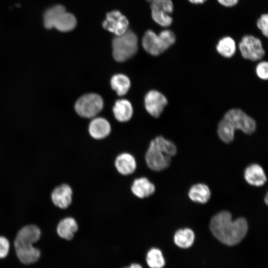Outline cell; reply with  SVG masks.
<instances>
[{
	"label": "cell",
	"mask_w": 268,
	"mask_h": 268,
	"mask_svg": "<svg viewBox=\"0 0 268 268\" xmlns=\"http://www.w3.org/2000/svg\"><path fill=\"white\" fill-rule=\"evenodd\" d=\"M209 227L214 236L221 243L229 246L237 244L246 236L248 225L243 217L235 220L227 211H220L211 218Z\"/></svg>",
	"instance_id": "6da1fadb"
},
{
	"label": "cell",
	"mask_w": 268,
	"mask_h": 268,
	"mask_svg": "<svg viewBox=\"0 0 268 268\" xmlns=\"http://www.w3.org/2000/svg\"><path fill=\"white\" fill-rule=\"evenodd\" d=\"M136 162L133 155L129 153L119 154L115 160V166L118 172L123 175H129L135 171Z\"/></svg>",
	"instance_id": "2e32d148"
},
{
	"label": "cell",
	"mask_w": 268,
	"mask_h": 268,
	"mask_svg": "<svg viewBox=\"0 0 268 268\" xmlns=\"http://www.w3.org/2000/svg\"><path fill=\"white\" fill-rule=\"evenodd\" d=\"M244 178L251 185L260 187L267 182V177L263 168L257 164L248 166L244 171Z\"/></svg>",
	"instance_id": "4fadbf2b"
},
{
	"label": "cell",
	"mask_w": 268,
	"mask_h": 268,
	"mask_svg": "<svg viewBox=\"0 0 268 268\" xmlns=\"http://www.w3.org/2000/svg\"><path fill=\"white\" fill-rule=\"evenodd\" d=\"M151 16L153 20L162 27H167L173 23V19L171 15L163 9L150 5Z\"/></svg>",
	"instance_id": "cb8c5ba5"
},
{
	"label": "cell",
	"mask_w": 268,
	"mask_h": 268,
	"mask_svg": "<svg viewBox=\"0 0 268 268\" xmlns=\"http://www.w3.org/2000/svg\"><path fill=\"white\" fill-rule=\"evenodd\" d=\"M256 73L258 77L262 79L268 78V63L263 61L258 64L256 68Z\"/></svg>",
	"instance_id": "83f0119b"
},
{
	"label": "cell",
	"mask_w": 268,
	"mask_h": 268,
	"mask_svg": "<svg viewBox=\"0 0 268 268\" xmlns=\"http://www.w3.org/2000/svg\"><path fill=\"white\" fill-rule=\"evenodd\" d=\"M238 48L243 58L252 61L261 60L265 55L261 40L252 35L243 36Z\"/></svg>",
	"instance_id": "ba28073f"
},
{
	"label": "cell",
	"mask_w": 268,
	"mask_h": 268,
	"mask_svg": "<svg viewBox=\"0 0 268 268\" xmlns=\"http://www.w3.org/2000/svg\"><path fill=\"white\" fill-rule=\"evenodd\" d=\"M73 191L71 187L66 183L54 188L50 195L53 204L62 209L68 208L72 201Z\"/></svg>",
	"instance_id": "8fae6325"
},
{
	"label": "cell",
	"mask_w": 268,
	"mask_h": 268,
	"mask_svg": "<svg viewBox=\"0 0 268 268\" xmlns=\"http://www.w3.org/2000/svg\"><path fill=\"white\" fill-rule=\"evenodd\" d=\"M90 135L94 139H101L108 136L111 131L110 123L102 117H94L88 127Z\"/></svg>",
	"instance_id": "7c38bea8"
},
{
	"label": "cell",
	"mask_w": 268,
	"mask_h": 268,
	"mask_svg": "<svg viewBox=\"0 0 268 268\" xmlns=\"http://www.w3.org/2000/svg\"><path fill=\"white\" fill-rule=\"evenodd\" d=\"M216 50L223 57L231 58L234 56L236 51V42L232 37L224 36L218 41Z\"/></svg>",
	"instance_id": "ffe728a7"
},
{
	"label": "cell",
	"mask_w": 268,
	"mask_h": 268,
	"mask_svg": "<svg viewBox=\"0 0 268 268\" xmlns=\"http://www.w3.org/2000/svg\"><path fill=\"white\" fill-rule=\"evenodd\" d=\"M265 200H266V203H267V202H268V196H267V195L266 196V197L265 198Z\"/></svg>",
	"instance_id": "d6a6232c"
},
{
	"label": "cell",
	"mask_w": 268,
	"mask_h": 268,
	"mask_svg": "<svg viewBox=\"0 0 268 268\" xmlns=\"http://www.w3.org/2000/svg\"><path fill=\"white\" fill-rule=\"evenodd\" d=\"M113 112L116 119L120 122L129 121L133 115V108L131 102L126 99H120L115 102Z\"/></svg>",
	"instance_id": "e0dca14e"
},
{
	"label": "cell",
	"mask_w": 268,
	"mask_h": 268,
	"mask_svg": "<svg viewBox=\"0 0 268 268\" xmlns=\"http://www.w3.org/2000/svg\"><path fill=\"white\" fill-rule=\"evenodd\" d=\"M104 101L102 97L95 93H87L79 97L74 105L75 110L81 117L94 118L103 109Z\"/></svg>",
	"instance_id": "52a82bcc"
},
{
	"label": "cell",
	"mask_w": 268,
	"mask_h": 268,
	"mask_svg": "<svg viewBox=\"0 0 268 268\" xmlns=\"http://www.w3.org/2000/svg\"><path fill=\"white\" fill-rule=\"evenodd\" d=\"M194 231L190 228H184L177 230L174 236L175 244L182 248H188L192 246L195 240Z\"/></svg>",
	"instance_id": "44dd1931"
},
{
	"label": "cell",
	"mask_w": 268,
	"mask_h": 268,
	"mask_svg": "<svg viewBox=\"0 0 268 268\" xmlns=\"http://www.w3.org/2000/svg\"><path fill=\"white\" fill-rule=\"evenodd\" d=\"M177 151L176 146L172 141L158 136L151 141L146 152V163L153 171H162L169 167L171 157Z\"/></svg>",
	"instance_id": "3957f363"
},
{
	"label": "cell",
	"mask_w": 268,
	"mask_h": 268,
	"mask_svg": "<svg viewBox=\"0 0 268 268\" xmlns=\"http://www.w3.org/2000/svg\"><path fill=\"white\" fill-rule=\"evenodd\" d=\"M78 229V226L75 219L71 217H67L59 222L56 232L61 238L70 241L73 239Z\"/></svg>",
	"instance_id": "9a60e30c"
},
{
	"label": "cell",
	"mask_w": 268,
	"mask_h": 268,
	"mask_svg": "<svg viewBox=\"0 0 268 268\" xmlns=\"http://www.w3.org/2000/svg\"><path fill=\"white\" fill-rule=\"evenodd\" d=\"M257 26L262 34L266 37L268 36V15L262 14L257 21Z\"/></svg>",
	"instance_id": "484cf974"
},
{
	"label": "cell",
	"mask_w": 268,
	"mask_h": 268,
	"mask_svg": "<svg viewBox=\"0 0 268 268\" xmlns=\"http://www.w3.org/2000/svg\"><path fill=\"white\" fill-rule=\"evenodd\" d=\"M147 1H148V2H149L150 3H153V2H154L155 1H157L159 0H146Z\"/></svg>",
	"instance_id": "1f68e13d"
},
{
	"label": "cell",
	"mask_w": 268,
	"mask_h": 268,
	"mask_svg": "<svg viewBox=\"0 0 268 268\" xmlns=\"http://www.w3.org/2000/svg\"><path fill=\"white\" fill-rule=\"evenodd\" d=\"M188 195L192 201L200 203H205L209 201L211 192L207 185L199 183L192 186L189 191Z\"/></svg>",
	"instance_id": "ac0fdd59"
},
{
	"label": "cell",
	"mask_w": 268,
	"mask_h": 268,
	"mask_svg": "<svg viewBox=\"0 0 268 268\" xmlns=\"http://www.w3.org/2000/svg\"><path fill=\"white\" fill-rule=\"evenodd\" d=\"M168 104L166 97L156 90L149 91L144 97V105L147 112L152 117L158 118Z\"/></svg>",
	"instance_id": "30bf717a"
},
{
	"label": "cell",
	"mask_w": 268,
	"mask_h": 268,
	"mask_svg": "<svg viewBox=\"0 0 268 268\" xmlns=\"http://www.w3.org/2000/svg\"><path fill=\"white\" fill-rule=\"evenodd\" d=\"M146 261L150 268H162L165 264L162 252L156 248H151L148 251Z\"/></svg>",
	"instance_id": "d4e9b609"
},
{
	"label": "cell",
	"mask_w": 268,
	"mask_h": 268,
	"mask_svg": "<svg viewBox=\"0 0 268 268\" xmlns=\"http://www.w3.org/2000/svg\"><path fill=\"white\" fill-rule=\"evenodd\" d=\"M129 22L127 17L118 10H113L107 13L102 23L104 29L119 36L127 32Z\"/></svg>",
	"instance_id": "9c48e42d"
},
{
	"label": "cell",
	"mask_w": 268,
	"mask_h": 268,
	"mask_svg": "<svg viewBox=\"0 0 268 268\" xmlns=\"http://www.w3.org/2000/svg\"><path fill=\"white\" fill-rule=\"evenodd\" d=\"M124 268H142V266L137 263H134L130 265L129 267H126Z\"/></svg>",
	"instance_id": "4dcf8cb0"
},
{
	"label": "cell",
	"mask_w": 268,
	"mask_h": 268,
	"mask_svg": "<svg viewBox=\"0 0 268 268\" xmlns=\"http://www.w3.org/2000/svg\"><path fill=\"white\" fill-rule=\"evenodd\" d=\"M10 243L5 236L0 235V259L6 258L9 254Z\"/></svg>",
	"instance_id": "4316f807"
},
{
	"label": "cell",
	"mask_w": 268,
	"mask_h": 268,
	"mask_svg": "<svg viewBox=\"0 0 268 268\" xmlns=\"http://www.w3.org/2000/svg\"><path fill=\"white\" fill-rule=\"evenodd\" d=\"M113 57L118 62H124L134 56L138 49L137 36L128 30L122 35L116 36L112 41Z\"/></svg>",
	"instance_id": "8992f818"
},
{
	"label": "cell",
	"mask_w": 268,
	"mask_h": 268,
	"mask_svg": "<svg viewBox=\"0 0 268 268\" xmlns=\"http://www.w3.org/2000/svg\"><path fill=\"white\" fill-rule=\"evenodd\" d=\"M256 121L239 108L228 110L218 125V129L224 134L234 136L236 130L251 134L256 129Z\"/></svg>",
	"instance_id": "277c9868"
},
{
	"label": "cell",
	"mask_w": 268,
	"mask_h": 268,
	"mask_svg": "<svg viewBox=\"0 0 268 268\" xmlns=\"http://www.w3.org/2000/svg\"><path fill=\"white\" fill-rule=\"evenodd\" d=\"M76 23L75 17L66 11L59 18L54 28L61 32H68L75 27Z\"/></svg>",
	"instance_id": "603a6c76"
},
{
	"label": "cell",
	"mask_w": 268,
	"mask_h": 268,
	"mask_svg": "<svg viewBox=\"0 0 268 268\" xmlns=\"http://www.w3.org/2000/svg\"><path fill=\"white\" fill-rule=\"evenodd\" d=\"M65 11V7L62 5H57L48 9L44 15L45 27L47 29L54 28L59 18Z\"/></svg>",
	"instance_id": "7402d4cb"
},
{
	"label": "cell",
	"mask_w": 268,
	"mask_h": 268,
	"mask_svg": "<svg viewBox=\"0 0 268 268\" xmlns=\"http://www.w3.org/2000/svg\"><path fill=\"white\" fill-rule=\"evenodd\" d=\"M221 5L226 7H231L236 5L239 0H217Z\"/></svg>",
	"instance_id": "f1b7e54d"
},
{
	"label": "cell",
	"mask_w": 268,
	"mask_h": 268,
	"mask_svg": "<svg viewBox=\"0 0 268 268\" xmlns=\"http://www.w3.org/2000/svg\"><path fill=\"white\" fill-rule=\"evenodd\" d=\"M112 88L119 96H124L129 91L131 86L129 78L126 75L118 73L114 75L110 80Z\"/></svg>",
	"instance_id": "d6986e66"
},
{
	"label": "cell",
	"mask_w": 268,
	"mask_h": 268,
	"mask_svg": "<svg viewBox=\"0 0 268 268\" xmlns=\"http://www.w3.org/2000/svg\"><path fill=\"white\" fill-rule=\"evenodd\" d=\"M42 236L41 229L36 224H29L20 228L15 237L13 245L18 260L23 264L31 265L41 257V251L34 246Z\"/></svg>",
	"instance_id": "7a4b0ae2"
},
{
	"label": "cell",
	"mask_w": 268,
	"mask_h": 268,
	"mask_svg": "<svg viewBox=\"0 0 268 268\" xmlns=\"http://www.w3.org/2000/svg\"><path fill=\"white\" fill-rule=\"evenodd\" d=\"M133 194L139 199L149 197L155 191L154 185L146 177L136 178L131 187Z\"/></svg>",
	"instance_id": "5bb4252c"
},
{
	"label": "cell",
	"mask_w": 268,
	"mask_h": 268,
	"mask_svg": "<svg viewBox=\"0 0 268 268\" xmlns=\"http://www.w3.org/2000/svg\"><path fill=\"white\" fill-rule=\"evenodd\" d=\"M176 40L175 33L170 29L163 30L158 34L152 30H148L142 38V45L147 53L157 56L171 47Z\"/></svg>",
	"instance_id": "5b68a950"
},
{
	"label": "cell",
	"mask_w": 268,
	"mask_h": 268,
	"mask_svg": "<svg viewBox=\"0 0 268 268\" xmlns=\"http://www.w3.org/2000/svg\"><path fill=\"white\" fill-rule=\"evenodd\" d=\"M190 3L195 4H200L204 3L207 0H188Z\"/></svg>",
	"instance_id": "f546056e"
}]
</instances>
